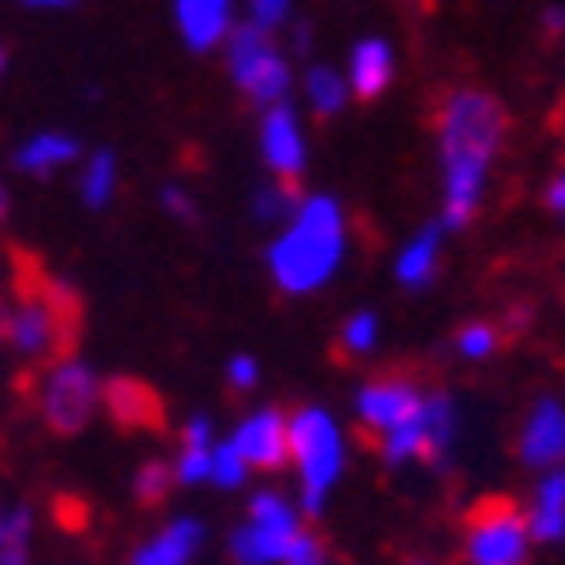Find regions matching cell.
I'll return each mask as SVG.
<instances>
[{"label":"cell","mask_w":565,"mask_h":565,"mask_svg":"<svg viewBox=\"0 0 565 565\" xmlns=\"http://www.w3.org/2000/svg\"><path fill=\"white\" fill-rule=\"evenodd\" d=\"M375 344H381V317L375 312L362 308L340 326V353L344 358H366V353H375Z\"/></svg>","instance_id":"27"},{"label":"cell","mask_w":565,"mask_h":565,"mask_svg":"<svg viewBox=\"0 0 565 565\" xmlns=\"http://www.w3.org/2000/svg\"><path fill=\"white\" fill-rule=\"evenodd\" d=\"M32 561V507H10L0 521V565Z\"/></svg>","instance_id":"25"},{"label":"cell","mask_w":565,"mask_h":565,"mask_svg":"<svg viewBox=\"0 0 565 565\" xmlns=\"http://www.w3.org/2000/svg\"><path fill=\"white\" fill-rule=\"evenodd\" d=\"M290 19H295V10L286 6V0H254V6H245V23L267 32V36H276L280 28H290Z\"/></svg>","instance_id":"30"},{"label":"cell","mask_w":565,"mask_h":565,"mask_svg":"<svg viewBox=\"0 0 565 565\" xmlns=\"http://www.w3.org/2000/svg\"><path fill=\"white\" fill-rule=\"evenodd\" d=\"M258 154H263V163L271 168L276 181H299L308 172V136H303V118H299L295 105L263 109Z\"/></svg>","instance_id":"11"},{"label":"cell","mask_w":565,"mask_h":565,"mask_svg":"<svg viewBox=\"0 0 565 565\" xmlns=\"http://www.w3.org/2000/svg\"><path fill=\"white\" fill-rule=\"evenodd\" d=\"M521 461L534 466V470H561L565 461V403L556 398H539L525 416V426H521Z\"/></svg>","instance_id":"13"},{"label":"cell","mask_w":565,"mask_h":565,"mask_svg":"<svg viewBox=\"0 0 565 565\" xmlns=\"http://www.w3.org/2000/svg\"><path fill=\"white\" fill-rule=\"evenodd\" d=\"M299 204H303V195H299V185L295 181H263L258 191H254V222H263V226H286L295 213H299Z\"/></svg>","instance_id":"24"},{"label":"cell","mask_w":565,"mask_h":565,"mask_svg":"<svg viewBox=\"0 0 565 565\" xmlns=\"http://www.w3.org/2000/svg\"><path fill=\"white\" fill-rule=\"evenodd\" d=\"M420 403H426V385H420L412 371H385V375L362 381V390L353 398V412L362 420V430L381 444L385 435L407 426V420L420 412Z\"/></svg>","instance_id":"10"},{"label":"cell","mask_w":565,"mask_h":565,"mask_svg":"<svg viewBox=\"0 0 565 565\" xmlns=\"http://www.w3.org/2000/svg\"><path fill=\"white\" fill-rule=\"evenodd\" d=\"M6 511H10V507H6V502H0V521H6Z\"/></svg>","instance_id":"39"},{"label":"cell","mask_w":565,"mask_h":565,"mask_svg":"<svg viewBox=\"0 0 565 565\" xmlns=\"http://www.w3.org/2000/svg\"><path fill=\"white\" fill-rule=\"evenodd\" d=\"M303 100H308V109H312L317 118H335V114H344V105H349L353 96H349V82H344L340 68H331V64H308V73H303Z\"/></svg>","instance_id":"23"},{"label":"cell","mask_w":565,"mask_h":565,"mask_svg":"<svg viewBox=\"0 0 565 565\" xmlns=\"http://www.w3.org/2000/svg\"><path fill=\"white\" fill-rule=\"evenodd\" d=\"M6 213H10V191L0 185V222H6Z\"/></svg>","instance_id":"37"},{"label":"cell","mask_w":565,"mask_h":565,"mask_svg":"<svg viewBox=\"0 0 565 565\" xmlns=\"http://www.w3.org/2000/svg\"><path fill=\"white\" fill-rule=\"evenodd\" d=\"M452 344H457V358H466V362H489L498 353V344H502V331L489 326V321H470V326L457 331Z\"/></svg>","instance_id":"28"},{"label":"cell","mask_w":565,"mask_h":565,"mask_svg":"<svg viewBox=\"0 0 565 565\" xmlns=\"http://www.w3.org/2000/svg\"><path fill=\"white\" fill-rule=\"evenodd\" d=\"M231 448L245 457L249 470H280L290 461V416L280 407H254L231 430Z\"/></svg>","instance_id":"12"},{"label":"cell","mask_w":565,"mask_h":565,"mask_svg":"<svg viewBox=\"0 0 565 565\" xmlns=\"http://www.w3.org/2000/svg\"><path fill=\"white\" fill-rule=\"evenodd\" d=\"M172 489H177V480H172V461H163V457H146V461L136 466L131 493H136L140 507H159Z\"/></svg>","instance_id":"26"},{"label":"cell","mask_w":565,"mask_h":565,"mask_svg":"<svg viewBox=\"0 0 565 565\" xmlns=\"http://www.w3.org/2000/svg\"><path fill=\"white\" fill-rule=\"evenodd\" d=\"M77 195L86 209H109L118 195V154L114 150H90L77 172Z\"/></svg>","instance_id":"22"},{"label":"cell","mask_w":565,"mask_h":565,"mask_svg":"<svg viewBox=\"0 0 565 565\" xmlns=\"http://www.w3.org/2000/svg\"><path fill=\"white\" fill-rule=\"evenodd\" d=\"M349 258V213L335 195H303L299 213L271 235L267 271L280 295H317Z\"/></svg>","instance_id":"2"},{"label":"cell","mask_w":565,"mask_h":565,"mask_svg":"<svg viewBox=\"0 0 565 565\" xmlns=\"http://www.w3.org/2000/svg\"><path fill=\"white\" fill-rule=\"evenodd\" d=\"M82 159V140L68 131H36L14 150V168L28 177H55L60 168Z\"/></svg>","instance_id":"20"},{"label":"cell","mask_w":565,"mask_h":565,"mask_svg":"<svg viewBox=\"0 0 565 565\" xmlns=\"http://www.w3.org/2000/svg\"><path fill=\"white\" fill-rule=\"evenodd\" d=\"M0 340L28 366H55L73 358L77 340V295L55 276H23L14 295H0Z\"/></svg>","instance_id":"3"},{"label":"cell","mask_w":565,"mask_h":565,"mask_svg":"<svg viewBox=\"0 0 565 565\" xmlns=\"http://www.w3.org/2000/svg\"><path fill=\"white\" fill-rule=\"evenodd\" d=\"M105 407L122 430H154L163 420L159 394L150 385L131 381V375H114V381H105Z\"/></svg>","instance_id":"17"},{"label":"cell","mask_w":565,"mask_h":565,"mask_svg":"<svg viewBox=\"0 0 565 565\" xmlns=\"http://www.w3.org/2000/svg\"><path fill=\"white\" fill-rule=\"evenodd\" d=\"M412 565H426V561H412Z\"/></svg>","instance_id":"40"},{"label":"cell","mask_w":565,"mask_h":565,"mask_svg":"<svg viewBox=\"0 0 565 565\" xmlns=\"http://www.w3.org/2000/svg\"><path fill=\"white\" fill-rule=\"evenodd\" d=\"M290 461L299 476V511L321 515L349 466V439L326 407L303 403L290 412Z\"/></svg>","instance_id":"4"},{"label":"cell","mask_w":565,"mask_h":565,"mask_svg":"<svg viewBox=\"0 0 565 565\" xmlns=\"http://www.w3.org/2000/svg\"><path fill=\"white\" fill-rule=\"evenodd\" d=\"M525 521H530V539H539V543L565 539V470H547L539 480V489L525 507Z\"/></svg>","instance_id":"21"},{"label":"cell","mask_w":565,"mask_h":565,"mask_svg":"<svg viewBox=\"0 0 565 565\" xmlns=\"http://www.w3.org/2000/svg\"><path fill=\"white\" fill-rule=\"evenodd\" d=\"M226 51V73L235 82V90L258 105V109H276V105H290V55L276 45V36L249 28V23H235L231 41L222 45Z\"/></svg>","instance_id":"6"},{"label":"cell","mask_w":565,"mask_h":565,"mask_svg":"<svg viewBox=\"0 0 565 565\" xmlns=\"http://www.w3.org/2000/svg\"><path fill=\"white\" fill-rule=\"evenodd\" d=\"M286 565H331V552H326V543H321L317 534H303V539L290 547Z\"/></svg>","instance_id":"32"},{"label":"cell","mask_w":565,"mask_h":565,"mask_svg":"<svg viewBox=\"0 0 565 565\" xmlns=\"http://www.w3.org/2000/svg\"><path fill=\"white\" fill-rule=\"evenodd\" d=\"M204 547V521H195V515H177V521H168L154 539H146L131 556L127 565H191Z\"/></svg>","instance_id":"16"},{"label":"cell","mask_w":565,"mask_h":565,"mask_svg":"<svg viewBox=\"0 0 565 565\" xmlns=\"http://www.w3.org/2000/svg\"><path fill=\"white\" fill-rule=\"evenodd\" d=\"M507 105L493 90L480 86H452L435 109V136H439V168H444V231H461L476 222L484 204L489 168L507 140Z\"/></svg>","instance_id":"1"},{"label":"cell","mask_w":565,"mask_h":565,"mask_svg":"<svg viewBox=\"0 0 565 565\" xmlns=\"http://www.w3.org/2000/svg\"><path fill=\"white\" fill-rule=\"evenodd\" d=\"M394 73H398L394 45H390L385 36H362L353 51H349V73H344L349 96H358V100H381L385 90L394 86Z\"/></svg>","instance_id":"15"},{"label":"cell","mask_w":565,"mask_h":565,"mask_svg":"<svg viewBox=\"0 0 565 565\" xmlns=\"http://www.w3.org/2000/svg\"><path fill=\"white\" fill-rule=\"evenodd\" d=\"M452 448H457V398L448 390H426V403H420V412L407 426L375 444L385 466H407V461L448 466Z\"/></svg>","instance_id":"9"},{"label":"cell","mask_w":565,"mask_h":565,"mask_svg":"<svg viewBox=\"0 0 565 565\" xmlns=\"http://www.w3.org/2000/svg\"><path fill=\"white\" fill-rule=\"evenodd\" d=\"M303 511L276 489H258L249 498L245 521L231 530L226 552L235 565H286L290 547L303 539Z\"/></svg>","instance_id":"5"},{"label":"cell","mask_w":565,"mask_h":565,"mask_svg":"<svg viewBox=\"0 0 565 565\" xmlns=\"http://www.w3.org/2000/svg\"><path fill=\"white\" fill-rule=\"evenodd\" d=\"M543 28H547L552 36H556V32H565V10H547V14H543Z\"/></svg>","instance_id":"36"},{"label":"cell","mask_w":565,"mask_h":565,"mask_svg":"<svg viewBox=\"0 0 565 565\" xmlns=\"http://www.w3.org/2000/svg\"><path fill=\"white\" fill-rule=\"evenodd\" d=\"M439 263H444V226L430 222L398 249L394 276H398V286H407V290H426V286H435Z\"/></svg>","instance_id":"19"},{"label":"cell","mask_w":565,"mask_h":565,"mask_svg":"<svg viewBox=\"0 0 565 565\" xmlns=\"http://www.w3.org/2000/svg\"><path fill=\"white\" fill-rule=\"evenodd\" d=\"M28 10H32V14H68L73 6H68V0H32Z\"/></svg>","instance_id":"35"},{"label":"cell","mask_w":565,"mask_h":565,"mask_svg":"<svg viewBox=\"0 0 565 565\" xmlns=\"http://www.w3.org/2000/svg\"><path fill=\"white\" fill-rule=\"evenodd\" d=\"M258 375H263V366H258L254 353H231L226 358V385H231V394H249L258 385Z\"/></svg>","instance_id":"31"},{"label":"cell","mask_w":565,"mask_h":565,"mask_svg":"<svg viewBox=\"0 0 565 565\" xmlns=\"http://www.w3.org/2000/svg\"><path fill=\"white\" fill-rule=\"evenodd\" d=\"M105 407V381L96 366L73 358H60L55 366L41 371L36 381V412L45 420V430L55 435H82L90 426V416Z\"/></svg>","instance_id":"7"},{"label":"cell","mask_w":565,"mask_h":565,"mask_svg":"<svg viewBox=\"0 0 565 565\" xmlns=\"http://www.w3.org/2000/svg\"><path fill=\"white\" fill-rule=\"evenodd\" d=\"M213 448H217L213 420H209L204 412H195V416L181 426V448H177V457H172V480L185 484V489L209 484V476H213Z\"/></svg>","instance_id":"18"},{"label":"cell","mask_w":565,"mask_h":565,"mask_svg":"<svg viewBox=\"0 0 565 565\" xmlns=\"http://www.w3.org/2000/svg\"><path fill=\"white\" fill-rule=\"evenodd\" d=\"M159 204H163L172 217H181V222H195V200H191V191H185V185H163Z\"/></svg>","instance_id":"33"},{"label":"cell","mask_w":565,"mask_h":565,"mask_svg":"<svg viewBox=\"0 0 565 565\" xmlns=\"http://www.w3.org/2000/svg\"><path fill=\"white\" fill-rule=\"evenodd\" d=\"M530 521L525 507L502 493L480 498L466 511V565H525L530 561Z\"/></svg>","instance_id":"8"},{"label":"cell","mask_w":565,"mask_h":565,"mask_svg":"<svg viewBox=\"0 0 565 565\" xmlns=\"http://www.w3.org/2000/svg\"><path fill=\"white\" fill-rule=\"evenodd\" d=\"M0 77H6V45H0Z\"/></svg>","instance_id":"38"},{"label":"cell","mask_w":565,"mask_h":565,"mask_svg":"<svg viewBox=\"0 0 565 565\" xmlns=\"http://www.w3.org/2000/svg\"><path fill=\"white\" fill-rule=\"evenodd\" d=\"M172 23H177V36L185 41V51L209 55L231 41L235 6L231 0H181V6H172Z\"/></svg>","instance_id":"14"},{"label":"cell","mask_w":565,"mask_h":565,"mask_svg":"<svg viewBox=\"0 0 565 565\" xmlns=\"http://www.w3.org/2000/svg\"><path fill=\"white\" fill-rule=\"evenodd\" d=\"M547 209H552L556 217H565V168L547 181Z\"/></svg>","instance_id":"34"},{"label":"cell","mask_w":565,"mask_h":565,"mask_svg":"<svg viewBox=\"0 0 565 565\" xmlns=\"http://www.w3.org/2000/svg\"><path fill=\"white\" fill-rule=\"evenodd\" d=\"M245 480H249L245 457L231 448V439H222V444L213 448V476H209V484H217V489H241Z\"/></svg>","instance_id":"29"}]
</instances>
